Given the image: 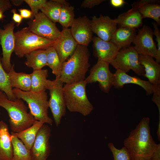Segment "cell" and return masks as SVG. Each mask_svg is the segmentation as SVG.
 Wrapping results in <instances>:
<instances>
[{
  "mask_svg": "<svg viewBox=\"0 0 160 160\" xmlns=\"http://www.w3.org/2000/svg\"><path fill=\"white\" fill-rule=\"evenodd\" d=\"M150 118L144 117L124 141L131 160L149 159L156 144L151 134Z\"/></svg>",
  "mask_w": 160,
  "mask_h": 160,
  "instance_id": "cell-1",
  "label": "cell"
},
{
  "mask_svg": "<svg viewBox=\"0 0 160 160\" xmlns=\"http://www.w3.org/2000/svg\"><path fill=\"white\" fill-rule=\"evenodd\" d=\"M90 55L87 46L78 44L73 55L62 64L60 80L65 84L84 80L90 65Z\"/></svg>",
  "mask_w": 160,
  "mask_h": 160,
  "instance_id": "cell-2",
  "label": "cell"
},
{
  "mask_svg": "<svg viewBox=\"0 0 160 160\" xmlns=\"http://www.w3.org/2000/svg\"><path fill=\"white\" fill-rule=\"evenodd\" d=\"M0 106L7 111L12 132L17 133L31 126L35 120L30 112L23 100L17 98L15 100H9L4 93H0Z\"/></svg>",
  "mask_w": 160,
  "mask_h": 160,
  "instance_id": "cell-3",
  "label": "cell"
},
{
  "mask_svg": "<svg viewBox=\"0 0 160 160\" xmlns=\"http://www.w3.org/2000/svg\"><path fill=\"white\" fill-rule=\"evenodd\" d=\"M87 84L84 80L64 84L63 90L66 106L70 112L86 116L93 110V106L86 94Z\"/></svg>",
  "mask_w": 160,
  "mask_h": 160,
  "instance_id": "cell-4",
  "label": "cell"
},
{
  "mask_svg": "<svg viewBox=\"0 0 160 160\" xmlns=\"http://www.w3.org/2000/svg\"><path fill=\"white\" fill-rule=\"evenodd\" d=\"M12 91L17 98L28 104L30 113L35 120L52 125L53 120L48 115L49 103L45 91H24L16 88L12 89Z\"/></svg>",
  "mask_w": 160,
  "mask_h": 160,
  "instance_id": "cell-5",
  "label": "cell"
},
{
  "mask_svg": "<svg viewBox=\"0 0 160 160\" xmlns=\"http://www.w3.org/2000/svg\"><path fill=\"white\" fill-rule=\"evenodd\" d=\"M14 52L19 57L25 56L31 52L38 49H46L52 46L55 41L39 36L24 27L14 33Z\"/></svg>",
  "mask_w": 160,
  "mask_h": 160,
  "instance_id": "cell-6",
  "label": "cell"
},
{
  "mask_svg": "<svg viewBox=\"0 0 160 160\" xmlns=\"http://www.w3.org/2000/svg\"><path fill=\"white\" fill-rule=\"evenodd\" d=\"M139 54L133 46L122 48L110 64L116 70L127 73L130 70L139 76H144V67L139 61Z\"/></svg>",
  "mask_w": 160,
  "mask_h": 160,
  "instance_id": "cell-7",
  "label": "cell"
},
{
  "mask_svg": "<svg viewBox=\"0 0 160 160\" xmlns=\"http://www.w3.org/2000/svg\"><path fill=\"white\" fill-rule=\"evenodd\" d=\"M63 83L59 78L50 80L47 89L49 92V108L52 113L55 125L58 126L66 113V106L63 92Z\"/></svg>",
  "mask_w": 160,
  "mask_h": 160,
  "instance_id": "cell-8",
  "label": "cell"
},
{
  "mask_svg": "<svg viewBox=\"0 0 160 160\" xmlns=\"http://www.w3.org/2000/svg\"><path fill=\"white\" fill-rule=\"evenodd\" d=\"M109 64L98 60L90 69L89 75L86 78L85 80L87 84L98 82L100 89L103 92L108 93L113 86L114 79V74L110 71Z\"/></svg>",
  "mask_w": 160,
  "mask_h": 160,
  "instance_id": "cell-9",
  "label": "cell"
},
{
  "mask_svg": "<svg viewBox=\"0 0 160 160\" xmlns=\"http://www.w3.org/2000/svg\"><path fill=\"white\" fill-rule=\"evenodd\" d=\"M28 24V28L32 32L50 40L55 41L60 34L55 23L41 12H39Z\"/></svg>",
  "mask_w": 160,
  "mask_h": 160,
  "instance_id": "cell-10",
  "label": "cell"
},
{
  "mask_svg": "<svg viewBox=\"0 0 160 160\" xmlns=\"http://www.w3.org/2000/svg\"><path fill=\"white\" fill-rule=\"evenodd\" d=\"M15 23L13 20L11 21L3 26V29L0 28V44L2 49L3 55L1 61L4 70L8 73L12 66L10 59L15 49L14 30Z\"/></svg>",
  "mask_w": 160,
  "mask_h": 160,
  "instance_id": "cell-11",
  "label": "cell"
},
{
  "mask_svg": "<svg viewBox=\"0 0 160 160\" xmlns=\"http://www.w3.org/2000/svg\"><path fill=\"white\" fill-rule=\"evenodd\" d=\"M51 131L50 127L45 124L40 128L30 150L31 160H47L51 151Z\"/></svg>",
  "mask_w": 160,
  "mask_h": 160,
  "instance_id": "cell-12",
  "label": "cell"
},
{
  "mask_svg": "<svg viewBox=\"0 0 160 160\" xmlns=\"http://www.w3.org/2000/svg\"><path fill=\"white\" fill-rule=\"evenodd\" d=\"M153 31L146 25L138 30L133 43L139 55H148L155 58L157 49L153 41Z\"/></svg>",
  "mask_w": 160,
  "mask_h": 160,
  "instance_id": "cell-13",
  "label": "cell"
},
{
  "mask_svg": "<svg viewBox=\"0 0 160 160\" xmlns=\"http://www.w3.org/2000/svg\"><path fill=\"white\" fill-rule=\"evenodd\" d=\"M71 27V34L78 44L87 47L93 37L91 20L86 15L79 17Z\"/></svg>",
  "mask_w": 160,
  "mask_h": 160,
  "instance_id": "cell-14",
  "label": "cell"
},
{
  "mask_svg": "<svg viewBox=\"0 0 160 160\" xmlns=\"http://www.w3.org/2000/svg\"><path fill=\"white\" fill-rule=\"evenodd\" d=\"M78 44L72 36L70 28H63L52 47L63 64L73 55Z\"/></svg>",
  "mask_w": 160,
  "mask_h": 160,
  "instance_id": "cell-15",
  "label": "cell"
},
{
  "mask_svg": "<svg viewBox=\"0 0 160 160\" xmlns=\"http://www.w3.org/2000/svg\"><path fill=\"white\" fill-rule=\"evenodd\" d=\"M91 20L93 33L104 41H110L117 28V24L115 19H112L108 16L100 15L98 17L94 15Z\"/></svg>",
  "mask_w": 160,
  "mask_h": 160,
  "instance_id": "cell-16",
  "label": "cell"
},
{
  "mask_svg": "<svg viewBox=\"0 0 160 160\" xmlns=\"http://www.w3.org/2000/svg\"><path fill=\"white\" fill-rule=\"evenodd\" d=\"M93 55L98 60L109 63L116 56L121 48L111 41H104L98 37L94 36Z\"/></svg>",
  "mask_w": 160,
  "mask_h": 160,
  "instance_id": "cell-17",
  "label": "cell"
},
{
  "mask_svg": "<svg viewBox=\"0 0 160 160\" xmlns=\"http://www.w3.org/2000/svg\"><path fill=\"white\" fill-rule=\"evenodd\" d=\"M114 74L113 86L115 88L120 89L122 88L126 84H133L143 88L145 90L146 95L149 96L153 94V86L148 81L142 80L136 76H131L120 70H116Z\"/></svg>",
  "mask_w": 160,
  "mask_h": 160,
  "instance_id": "cell-18",
  "label": "cell"
},
{
  "mask_svg": "<svg viewBox=\"0 0 160 160\" xmlns=\"http://www.w3.org/2000/svg\"><path fill=\"white\" fill-rule=\"evenodd\" d=\"M140 64L144 67L146 78L152 84L160 81V65L154 60L153 57L145 55H139Z\"/></svg>",
  "mask_w": 160,
  "mask_h": 160,
  "instance_id": "cell-19",
  "label": "cell"
},
{
  "mask_svg": "<svg viewBox=\"0 0 160 160\" xmlns=\"http://www.w3.org/2000/svg\"><path fill=\"white\" fill-rule=\"evenodd\" d=\"M11 135L7 125L3 121H0V160H12L13 146Z\"/></svg>",
  "mask_w": 160,
  "mask_h": 160,
  "instance_id": "cell-20",
  "label": "cell"
},
{
  "mask_svg": "<svg viewBox=\"0 0 160 160\" xmlns=\"http://www.w3.org/2000/svg\"><path fill=\"white\" fill-rule=\"evenodd\" d=\"M143 19L138 11L132 8L127 12L119 15L115 19L119 27L136 29L142 25Z\"/></svg>",
  "mask_w": 160,
  "mask_h": 160,
  "instance_id": "cell-21",
  "label": "cell"
},
{
  "mask_svg": "<svg viewBox=\"0 0 160 160\" xmlns=\"http://www.w3.org/2000/svg\"><path fill=\"white\" fill-rule=\"evenodd\" d=\"M136 34V29L119 27L113 33L110 41L121 49L126 48L133 43Z\"/></svg>",
  "mask_w": 160,
  "mask_h": 160,
  "instance_id": "cell-22",
  "label": "cell"
},
{
  "mask_svg": "<svg viewBox=\"0 0 160 160\" xmlns=\"http://www.w3.org/2000/svg\"><path fill=\"white\" fill-rule=\"evenodd\" d=\"M14 65L8 73L12 88L19 89L24 91H29L31 89V74L17 72L14 68Z\"/></svg>",
  "mask_w": 160,
  "mask_h": 160,
  "instance_id": "cell-23",
  "label": "cell"
},
{
  "mask_svg": "<svg viewBox=\"0 0 160 160\" xmlns=\"http://www.w3.org/2000/svg\"><path fill=\"white\" fill-rule=\"evenodd\" d=\"M44 124L43 122L35 120L33 125L28 128L18 133H13L21 140L26 147L30 150L39 129Z\"/></svg>",
  "mask_w": 160,
  "mask_h": 160,
  "instance_id": "cell-24",
  "label": "cell"
},
{
  "mask_svg": "<svg viewBox=\"0 0 160 160\" xmlns=\"http://www.w3.org/2000/svg\"><path fill=\"white\" fill-rule=\"evenodd\" d=\"M26 60L24 64L33 70L42 69L47 66V56L46 49H38L32 51L25 56Z\"/></svg>",
  "mask_w": 160,
  "mask_h": 160,
  "instance_id": "cell-25",
  "label": "cell"
},
{
  "mask_svg": "<svg viewBox=\"0 0 160 160\" xmlns=\"http://www.w3.org/2000/svg\"><path fill=\"white\" fill-rule=\"evenodd\" d=\"M31 74V91L33 92L45 91L50 81L47 79L48 76V70L42 69L33 70Z\"/></svg>",
  "mask_w": 160,
  "mask_h": 160,
  "instance_id": "cell-26",
  "label": "cell"
},
{
  "mask_svg": "<svg viewBox=\"0 0 160 160\" xmlns=\"http://www.w3.org/2000/svg\"><path fill=\"white\" fill-rule=\"evenodd\" d=\"M11 134L13 149L12 160H31L30 150L26 147L13 132H12Z\"/></svg>",
  "mask_w": 160,
  "mask_h": 160,
  "instance_id": "cell-27",
  "label": "cell"
},
{
  "mask_svg": "<svg viewBox=\"0 0 160 160\" xmlns=\"http://www.w3.org/2000/svg\"><path fill=\"white\" fill-rule=\"evenodd\" d=\"M47 56V66L52 70L56 79L60 78L61 75L62 63L55 48L50 47L46 49Z\"/></svg>",
  "mask_w": 160,
  "mask_h": 160,
  "instance_id": "cell-28",
  "label": "cell"
},
{
  "mask_svg": "<svg viewBox=\"0 0 160 160\" xmlns=\"http://www.w3.org/2000/svg\"><path fill=\"white\" fill-rule=\"evenodd\" d=\"M143 18H148L155 21L157 24L160 25V5L157 3H146L137 9Z\"/></svg>",
  "mask_w": 160,
  "mask_h": 160,
  "instance_id": "cell-29",
  "label": "cell"
},
{
  "mask_svg": "<svg viewBox=\"0 0 160 160\" xmlns=\"http://www.w3.org/2000/svg\"><path fill=\"white\" fill-rule=\"evenodd\" d=\"M62 5L55 0L47 1L41 8V12L54 23L58 22Z\"/></svg>",
  "mask_w": 160,
  "mask_h": 160,
  "instance_id": "cell-30",
  "label": "cell"
},
{
  "mask_svg": "<svg viewBox=\"0 0 160 160\" xmlns=\"http://www.w3.org/2000/svg\"><path fill=\"white\" fill-rule=\"evenodd\" d=\"M74 8L70 5H62L58 22L63 28H68L75 19Z\"/></svg>",
  "mask_w": 160,
  "mask_h": 160,
  "instance_id": "cell-31",
  "label": "cell"
},
{
  "mask_svg": "<svg viewBox=\"0 0 160 160\" xmlns=\"http://www.w3.org/2000/svg\"><path fill=\"white\" fill-rule=\"evenodd\" d=\"M0 90L3 92L8 98L11 100H15L17 98L14 94L9 79L8 73L4 70L0 58Z\"/></svg>",
  "mask_w": 160,
  "mask_h": 160,
  "instance_id": "cell-32",
  "label": "cell"
},
{
  "mask_svg": "<svg viewBox=\"0 0 160 160\" xmlns=\"http://www.w3.org/2000/svg\"><path fill=\"white\" fill-rule=\"evenodd\" d=\"M108 146L112 153L113 160H131L129 153L125 147L118 149L111 142L108 143Z\"/></svg>",
  "mask_w": 160,
  "mask_h": 160,
  "instance_id": "cell-33",
  "label": "cell"
},
{
  "mask_svg": "<svg viewBox=\"0 0 160 160\" xmlns=\"http://www.w3.org/2000/svg\"><path fill=\"white\" fill-rule=\"evenodd\" d=\"M47 0H24L23 1L26 3L29 6L32 13V19L39 12L41 8L44 5Z\"/></svg>",
  "mask_w": 160,
  "mask_h": 160,
  "instance_id": "cell-34",
  "label": "cell"
},
{
  "mask_svg": "<svg viewBox=\"0 0 160 160\" xmlns=\"http://www.w3.org/2000/svg\"><path fill=\"white\" fill-rule=\"evenodd\" d=\"M153 87V96L151 100L157 106L159 112V122L160 123V81L152 84Z\"/></svg>",
  "mask_w": 160,
  "mask_h": 160,
  "instance_id": "cell-35",
  "label": "cell"
},
{
  "mask_svg": "<svg viewBox=\"0 0 160 160\" xmlns=\"http://www.w3.org/2000/svg\"><path fill=\"white\" fill-rule=\"evenodd\" d=\"M153 28V35L156 37V39L157 42V50L156 55L155 57V61L158 63H160V31L157 23L155 22L152 23Z\"/></svg>",
  "mask_w": 160,
  "mask_h": 160,
  "instance_id": "cell-36",
  "label": "cell"
},
{
  "mask_svg": "<svg viewBox=\"0 0 160 160\" xmlns=\"http://www.w3.org/2000/svg\"><path fill=\"white\" fill-rule=\"evenodd\" d=\"M105 1V0H84L81 6L83 8H91Z\"/></svg>",
  "mask_w": 160,
  "mask_h": 160,
  "instance_id": "cell-37",
  "label": "cell"
},
{
  "mask_svg": "<svg viewBox=\"0 0 160 160\" xmlns=\"http://www.w3.org/2000/svg\"><path fill=\"white\" fill-rule=\"evenodd\" d=\"M159 1L157 0H141L137 1L132 4V8L137 9L141 6L146 3H159Z\"/></svg>",
  "mask_w": 160,
  "mask_h": 160,
  "instance_id": "cell-38",
  "label": "cell"
},
{
  "mask_svg": "<svg viewBox=\"0 0 160 160\" xmlns=\"http://www.w3.org/2000/svg\"><path fill=\"white\" fill-rule=\"evenodd\" d=\"M11 12L13 14L12 19L15 23H16V26L18 27L22 23L23 18L17 12L15 9H12Z\"/></svg>",
  "mask_w": 160,
  "mask_h": 160,
  "instance_id": "cell-39",
  "label": "cell"
},
{
  "mask_svg": "<svg viewBox=\"0 0 160 160\" xmlns=\"http://www.w3.org/2000/svg\"><path fill=\"white\" fill-rule=\"evenodd\" d=\"M12 6L10 1L8 0H0V10L4 12L7 11Z\"/></svg>",
  "mask_w": 160,
  "mask_h": 160,
  "instance_id": "cell-40",
  "label": "cell"
},
{
  "mask_svg": "<svg viewBox=\"0 0 160 160\" xmlns=\"http://www.w3.org/2000/svg\"><path fill=\"white\" fill-rule=\"evenodd\" d=\"M20 15L23 18H30L32 19V13L31 10L25 9H18Z\"/></svg>",
  "mask_w": 160,
  "mask_h": 160,
  "instance_id": "cell-41",
  "label": "cell"
},
{
  "mask_svg": "<svg viewBox=\"0 0 160 160\" xmlns=\"http://www.w3.org/2000/svg\"><path fill=\"white\" fill-rule=\"evenodd\" d=\"M151 160H160V144H156L151 155Z\"/></svg>",
  "mask_w": 160,
  "mask_h": 160,
  "instance_id": "cell-42",
  "label": "cell"
},
{
  "mask_svg": "<svg viewBox=\"0 0 160 160\" xmlns=\"http://www.w3.org/2000/svg\"><path fill=\"white\" fill-rule=\"evenodd\" d=\"M110 3L112 6L115 7H121L125 3L124 0H111Z\"/></svg>",
  "mask_w": 160,
  "mask_h": 160,
  "instance_id": "cell-43",
  "label": "cell"
},
{
  "mask_svg": "<svg viewBox=\"0 0 160 160\" xmlns=\"http://www.w3.org/2000/svg\"><path fill=\"white\" fill-rule=\"evenodd\" d=\"M23 0H12L10 1L11 4L16 6H19L23 3Z\"/></svg>",
  "mask_w": 160,
  "mask_h": 160,
  "instance_id": "cell-44",
  "label": "cell"
},
{
  "mask_svg": "<svg viewBox=\"0 0 160 160\" xmlns=\"http://www.w3.org/2000/svg\"><path fill=\"white\" fill-rule=\"evenodd\" d=\"M55 1L59 3L62 5H70L68 2L65 0H55Z\"/></svg>",
  "mask_w": 160,
  "mask_h": 160,
  "instance_id": "cell-45",
  "label": "cell"
},
{
  "mask_svg": "<svg viewBox=\"0 0 160 160\" xmlns=\"http://www.w3.org/2000/svg\"><path fill=\"white\" fill-rule=\"evenodd\" d=\"M4 12L0 10V20H2L5 17V15L4 14Z\"/></svg>",
  "mask_w": 160,
  "mask_h": 160,
  "instance_id": "cell-46",
  "label": "cell"
},
{
  "mask_svg": "<svg viewBox=\"0 0 160 160\" xmlns=\"http://www.w3.org/2000/svg\"><path fill=\"white\" fill-rule=\"evenodd\" d=\"M142 160H151V159H143Z\"/></svg>",
  "mask_w": 160,
  "mask_h": 160,
  "instance_id": "cell-47",
  "label": "cell"
},
{
  "mask_svg": "<svg viewBox=\"0 0 160 160\" xmlns=\"http://www.w3.org/2000/svg\"><path fill=\"white\" fill-rule=\"evenodd\" d=\"M2 92L1 91V90H0V93H1Z\"/></svg>",
  "mask_w": 160,
  "mask_h": 160,
  "instance_id": "cell-48",
  "label": "cell"
},
{
  "mask_svg": "<svg viewBox=\"0 0 160 160\" xmlns=\"http://www.w3.org/2000/svg\"><path fill=\"white\" fill-rule=\"evenodd\" d=\"M1 114V111H0V114Z\"/></svg>",
  "mask_w": 160,
  "mask_h": 160,
  "instance_id": "cell-49",
  "label": "cell"
}]
</instances>
